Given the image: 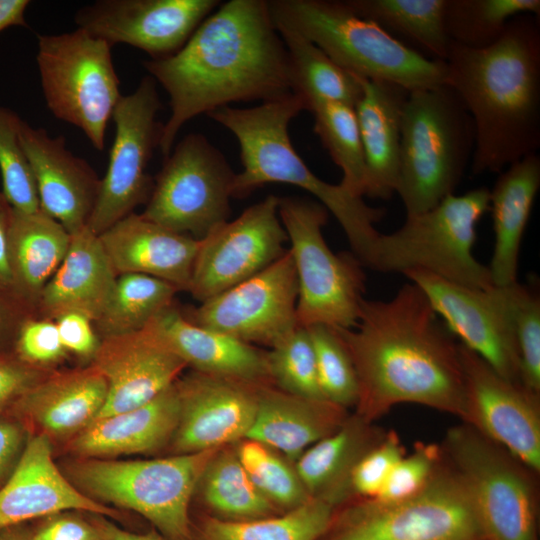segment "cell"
<instances>
[{
	"mask_svg": "<svg viewBox=\"0 0 540 540\" xmlns=\"http://www.w3.org/2000/svg\"><path fill=\"white\" fill-rule=\"evenodd\" d=\"M288 54L292 93L311 110L325 102L355 106L361 85L355 75L335 63L323 50L300 33L275 25Z\"/></svg>",
	"mask_w": 540,
	"mask_h": 540,
	"instance_id": "obj_35",
	"label": "cell"
},
{
	"mask_svg": "<svg viewBox=\"0 0 540 540\" xmlns=\"http://www.w3.org/2000/svg\"><path fill=\"white\" fill-rule=\"evenodd\" d=\"M218 450L153 460L90 458L72 472L90 494L142 514L172 540H190V499Z\"/></svg>",
	"mask_w": 540,
	"mask_h": 540,
	"instance_id": "obj_11",
	"label": "cell"
},
{
	"mask_svg": "<svg viewBox=\"0 0 540 540\" xmlns=\"http://www.w3.org/2000/svg\"><path fill=\"white\" fill-rule=\"evenodd\" d=\"M474 144L473 120L450 85L409 92L402 113L395 192L407 216L423 213L454 194Z\"/></svg>",
	"mask_w": 540,
	"mask_h": 540,
	"instance_id": "obj_6",
	"label": "cell"
},
{
	"mask_svg": "<svg viewBox=\"0 0 540 540\" xmlns=\"http://www.w3.org/2000/svg\"><path fill=\"white\" fill-rule=\"evenodd\" d=\"M93 366L107 383L105 403L95 418L99 419L151 401L173 385L187 365L146 326L105 337L94 355Z\"/></svg>",
	"mask_w": 540,
	"mask_h": 540,
	"instance_id": "obj_21",
	"label": "cell"
},
{
	"mask_svg": "<svg viewBox=\"0 0 540 540\" xmlns=\"http://www.w3.org/2000/svg\"><path fill=\"white\" fill-rule=\"evenodd\" d=\"M106 395V380L92 366L38 382L19 401L46 433L63 436L87 427L103 407Z\"/></svg>",
	"mask_w": 540,
	"mask_h": 540,
	"instance_id": "obj_33",
	"label": "cell"
},
{
	"mask_svg": "<svg viewBox=\"0 0 540 540\" xmlns=\"http://www.w3.org/2000/svg\"><path fill=\"white\" fill-rule=\"evenodd\" d=\"M216 0H98L75 23L91 35L165 58L179 51L218 5Z\"/></svg>",
	"mask_w": 540,
	"mask_h": 540,
	"instance_id": "obj_19",
	"label": "cell"
},
{
	"mask_svg": "<svg viewBox=\"0 0 540 540\" xmlns=\"http://www.w3.org/2000/svg\"><path fill=\"white\" fill-rule=\"evenodd\" d=\"M271 382L288 394L327 400L322 392L309 333L298 326L267 352Z\"/></svg>",
	"mask_w": 540,
	"mask_h": 540,
	"instance_id": "obj_41",
	"label": "cell"
},
{
	"mask_svg": "<svg viewBox=\"0 0 540 540\" xmlns=\"http://www.w3.org/2000/svg\"><path fill=\"white\" fill-rule=\"evenodd\" d=\"M94 528L100 540H162L154 534H135L124 531L104 519L96 520Z\"/></svg>",
	"mask_w": 540,
	"mask_h": 540,
	"instance_id": "obj_56",
	"label": "cell"
},
{
	"mask_svg": "<svg viewBox=\"0 0 540 540\" xmlns=\"http://www.w3.org/2000/svg\"><path fill=\"white\" fill-rule=\"evenodd\" d=\"M347 417L345 408L328 400L302 398L262 385L246 439L263 443L296 461L311 445L335 432Z\"/></svg>",
	"mask_w": 540,
	"mask_h": 540,
	"instance_id": "obj_28",
	"label": "cell"
},
{
	"mask_svg": "<svg viewBox=\"0 0 540 540\" xmlns=\"http://www.w3.org/2000/svg\"><path fill=\"white\" fill-rule=\"evenodd\" d=\"M335 515V514H334ZM319 540H485L468 493L443 458L416 496L381 505L359 499Z\"/></svg>",
	"mask_w": 540,
	"mask_h": 540,
	"instance_id": "obj_12",
	"label": "cell"
},
{
	"mask_svg": "<svg viewBox=\"0 0 540 540\" xmlns=\"http://www.w3.org/2000/svg\"><path fill=\"white\" fill-rule=\"evenodd\" d=\"M466 423L534 473L540 471L539 397L460 343Z\"/></svg>",
	"mask_w": 540,
	"mask_h": 540,
	"instance_id": "obj_18",
	"label": "cell"
},
{
	"mask_svg": "<svg viewBox=\"0 0 540 540\" xmlns=\"http://www.w3.org/2000/svg\"><path fill=\"white\" fill-rule=\"evenodd\" d=\"M279 197L268 195L232 221L199 239L188 292L200 303L261 272L287 251L278 213Z\"/></svg>",
	"mask_w": 540,
	"mask_h": 540,
	"instance_id": "obj_17",
	"label": "cell"
},
{
	"mask_svg": "<svg viewBox=\"0 0 540 540\" xmlns=\"http://www.w3.org/2000/svg\"><path fill=\"white\" fill-rule=\"evenodd\" d=\"M21 431L13 424L0 422V479L13 461L20 443Z\"/></svg>",
	"mask_w": 540,
	"mask_h": 540,
	"instance_id": "obj_54",
	"label": "cell"
},
{
	"mask_svg": "<svg viewBox=\"0 0 540 540\" xmlns=\"http://www.w3.org/2000/svg\"><path fill=\"white\" fill-rule=\"evenodd\" d=\"M234 176L206 137L188 134L165 157L141 215L174 232L202 239L228 221Z\"/></svg>",
	"mask_w": 540,
	"mask_h": 540,
	"instance_id": "obj_13",
	"label": "cell"
},
{
	"mask_svg": "<svg viewBox=\"0 0 540 540\" xmlns=\"http://www.w3.org/2000/svg\"><path fill=\"white\" fill-rule=\"evenodd\" d=\"M359 415L347 417L332 434L306 449L295 461V471L310 497L336 507L349 497V478L358 460L385 434Z\"/></svg>",
	"mask_w": 540,
	"mask_h": 540,
	"instance_id": "obj_32",
	"label": "cell"
},
{
	"mask_svg": "<svg viewBox=\"0 0 540 540\" xmlns=\"http://www.w3.org/2000/svg\"><path fill=\"white\" fill-rule=\"evenodd\" d=\"M358 16L373 21L421 54L445 61L451 41L446 33V0H347Z\"/></svg>",
	"mask_w": 540,
	"mask_h": 540,
	"instance_id": "obj_34",
	"label": "cell"
},
{
	"mask_svg": "<svg viewBox=\"0 0 540 540\" xmlns=\"http://www.w3.org/2000/svg\"><path fill=\"white\" fill-rule=\"evenodd\" d=\"M14 347L18 359L26 364L51 363L65 353L57 326L50 319L26 318L17 331Z\"/></svg>",
	"mask_w": 540,
	"mask_h": 540,
	"instance_id": "obj_48",
	"label": "cell"
},
{
	"mask_svg": "<svg viewBox=\"0 0 540 540\" xmlns=\"http://www.w3.org/2000/svg\"><path fill=\"white\" fill-rule=\"evenodd\" d=\"M306 110L294 93L252 108L224 106L207 115L231 131L240 146L243 170L235 173L232 197L243 198L267 183L295 185L315 196L342 227L352 253L366 267L379 232L374 224L384 210L368 206L340 184L313 173L291 144L290 121Z\"/></svg>",
	"mask_w": 540,
	"mask_h": 540,
	"instance_id": "obj_4",
	"label": "cell"
},
{
	"mask_svg": "<svg viewBox=\"0 0 540 540\" xmlns=\"http://www.w3.org/2000/svg\"><path fill=\"white\" fill-rule=\"evenodd\" d=\"M78 509L116 517L117 512L78 491L52 460L46 435L28 442L7 483L0 489V530L25 520Z\"/></svg>",
	"mask_w": 540,
	"mask_h": 540,
	"instance_id": "obj_24",
	"label": "cell"
},
{
	"mask_svg": "<svg viewBox=\"0 0 540 540\" xmlns=\"http://www.w3.org/2000/svg\"><path fill=\"white\" fill-rule=\"evenodd\" d=\"M36 62L50 112L81 129L102 151L107 125L122 96L111 46L82 28L42 34L37 37Z\"/></svg>",
	"mask_w": 540,
	"mask_h": 540,
	"instance_id": "obj_10",
	"label": "cell"
},
{
	"mask_svg": "<svg viewBox=\"0 0 540 540\" xmlns=\"http://www.w3.org/2000/svg\"><path fill=\"white\" fill-rule=\"evenodd\" d=\"M161 101L156 81L143 77L134 92L121 96L112 118L115 136L105 176L87 227L96 235L133 213L150 197L153 180L147 172L162 124L157 121Z\"/></svg>",
	"mask_w": 540,
	"mask_h": 540,
	"instance_id": "obj_14",
	"label": "cell"
},
{
	"mask_svg": "<svg viewBox=\"0 0 540 540\" xmlns=\"http://www.w3.org/2000/svg\"><path fill=\"white\" fill-rule=\"evenodd\" d=\"M489 201V189L478 187L407 216L399 229L379 234L366 267L403 274L423 270L469 287L494 286L489 268L473 255L476 228L490 210Z\"/></svg>",
	"mask_w": 540,
	"mask_h": 540,
	"instance_id": "obj_7",
	"label": "cell"
},
{
	"mask_svg": "<svg viewBox=\"0 0 540 540\" xmlns=\"http://www.w3.org/2000/svg\"><path fill=\"white\" fill-rule=\"evenodd\" d=\"M92 322L87 316L76 312L66 313L55 319L65 350L80 356L95 355L100 343L93 331Z\"/></svg>",
	"mask_w": 540,
	"mask_h": 540,
	"instance_id": "obj_49",
	"label": "cell"
},
{
	"mask_svg": "<svg viewBox=\"0 0 540 540\" xmlns=\"http://www.w3.org/2000/svg\"><path fill=\"white\" fill-rule=\"evenodd\" d=\"M12 213L13 207L5 198L2 191H0V293L10 297L20 304L14 293L9 265L8 236Z\"/></svg>",
	"mask_w": 540,
	"mask_h": 540,
	"instance_id": "obj_52",
	"label": "cell"
},
{
	"mask_svg": "<svg viewBox=\"0 0 540 540\" xmlns=\"http://www.w3.org/2000/svg\"><path fill=\"white\" fill-rule=\"evenodd\" d=\"M38 382L35 369L19 359L0 355V408L19 399Z\"/></svg>",
	"mask_w": 540,
	"mask_h": 540,
	"instance_id": "obj_50",
	"label": "cell"
},
{
	"mask_svg": "<svg viewBox=\"0 0 540 540\" xmlns=\"http://www.w3.org/2000/svg\"><path fill=\"white\" fill-rule=\"evenodd\" d=\"M510 298L519 356L520 383L540 396V299L518 282L510 285Z\"/></svg>",
	"mask_w": 540,
	"mask_h": 540,
	"instance_id": "obj_45",
	"label": "cell"
},
{
	"mask_svg": "<svg viewBox=\"0 0 540 540\" xmlns=\"http://www.w3.org/2000/svg\"><path fill=\"white\" fill-rule=\"evenodd\" d=\"M278 213L298 280V325L354 327L365 299L366 276L353 253H334L327 245L322 233L327 209L309 199L279 197Z\"/></svg>",
	"mask_w": 540,
	"mask_h": 540,
	"instance_id": "obj_8",
	"label": "cell"
},
{
	"mask_svg": "<svg viewBox=\"0 0 540 540\" xmlns=\"http://www.w3.org/2000/svg\"><path fill=\"white\" fill-rule=\"evenodd\" d=\"M334 330L356 371L357 415L373 423L415 403L465 422L460 342L417 285L387 301L364 299L356 325Z\"/></svg>",
	"mask_w": 540,
	"mask_h": 540,
	"instance_id": "obj_1",
	"label": "cell"
},
{
	"mask_svg": "<svg viewBox=\"0 0 540 540\" xmlns=\"http://www.w3.org/2000/svg\"><path fill=\"white\" fill-rule=\"evenodd\" d=\"M442 458L441 445L417 442L412 453L395 465L378 494L368 500L388 505L416 496L427 486Z\"/></svg>",
	"mask_w": 540,
	"mask_h": 540,
	"instance_id": "obj_46",
	"label": "cell"
},
{
	"mask_svg": "<svg viewBox=\"0 0 540 540\" xmlns=\"http://www.w3.org/2000/svg\"><path fill=\"white\" fill-rule=\"evenodd\" d=\"M117 276L126 273L164 280L188 291L199 239L131 213L98 235Z\"/></svg>",
	"mask_w": 540,
	"mask_h": 540,
	"instance_id": "obj_23",
	"label": "cell"
},
{
	"mask_svg": "<svg viewBox=\"0 0 540 540\" xmlns=\"http://www.w3.org/2000/svg\"><path fill=\"white\" fill-rule=\"evenodd\" d=\"M32 317L19 303L0 293V344L15 341L21 323Z\"/></svg>",
	"mask_w": 540,
	"mask_h": 540,
	"instance_id": "obj_53",
	"label": "cell"
},
{
	"mask_svg": "<svg viewBox=\"0 0 540 540\" xmlns=\"http://www.w3.org/2000/svg\"><path fill=\"white\" fill-rule=\"evenodd\" d=\"M540 188V157L530 154L504 169L490 192L494 250L488 266L494 286L517 282L521 242Z\"/></svg>",
	"mask_w": 540,
	"mask_h": 540,
	"instance_id": "obj_30",
	"label": "cell"
},
{
	"mask_svg": "<svg viewBox=\"0 0 540 540\" xmlns=\"http://www.w3.org/2000/svg\"><path fill=\"white\" fill-rule=\"evenodd\" d=\"M522 14L540 18V1L446 0L445 29L451 43L484 49L502 36L512 18Z\"/></svg>",
	"mask_w": 540,
	"mask_h": 540,
	"instance_id": "obj_38",
	"label": "cell"
},
{
	"mask_svg": "<svg viewBox=\"0 0 540 540\" xmlns=\"http://www.w3.org/2000/svg\"><path fill=\"white\" fill-rule=\"evenodd\" d=\"M446 83L459 95L475 130L473 174L501 173L540 148V20H510L484 49L451 43Z\"/></svg>",
	"mask_w": 540,
	"mask_h": 540,
	"instance_id": "obj_3",
	"label": "cell"
},
{
	"mask_svg": "<svg viewBox=\"0 0 540 540\" xmlns=\"http://www.w3.org/2000/svg\"><path fill=\"white\" fill-rule=\"evenodd\" d=\"M178 291L172 284L149 275L121 274L108 307L95 323L105 337L141 330L173 304Z\"/></svg>",
	"mask_w": 540,
	"mask_h": 540,
	"instance_id": "obj_39",
	"label": "cell"
},
{
	"mask_svg": "<svg viewBox=\"0 0 540 540\" xmlns=\"http://www.w3.org/2000/svg\"><path fill=\"white\" fill-rule=\"evenodd\" d=\"M176 385L180 397L179 422L172 437L176 452L220 449L246 439L262 385L200 372Z\"/></svg>",
	"mask_w": 540,
	"mask_h": 540,
	"instance_id": "obj_20",
	"label": "cell"
},
{
	"mask_svg": "<svg viewBox=\"0 0 540 540\" xmlns=\"http://www.w3.org/2000/svg\"><path fill=\"white\" fill-rule=\"evenodd\" d=\"M22 119L13 110L0 105V174L2 193L18 211L40 209L34 177L20 145Z\"/></svg>",
	"mask_w": 540,
	"mask_h": 540,
	"instance_id": "obj_44",
	"label": "cell"
},
{
	"mask_svg": "<svg viewBox=\"0 0 540 540\" xmlns=\"http://www.w3.org/2000/svg\"><path fill=\"white\" fill-rule=\"evenodd\" d=\"M116 280L99 236L86 226L71 235L67 254L42 290L36 309L54 320L76 312L96 322L112 299Z\"/></svg>",
	"mask_w": 540,
	"mask_h": 540,
	"instance_id": "obj_26",
	"label": "cell"
},
{
	"mask_svg": "<svg viewBox=\"0 0 540 540\" xmlns=\"http://www.w3.org/2000/svg\"><path fill=\"white\" fill-rule=\"evenodd\" d=\"M70 241L71 234L41 209L22 212L13 208L8 236L9 265L15 296L30 314L64 260Z\"/></svg>",
	"mask_w": 540,
	"mask_h": 540,
	"instance_id": "obj_31",
	"label": "cell"
},
{
	"mask_svg": "<svg viewBox=\"0 0 540 540\" xmlns=\"http://www.w3.org/2000/svg\"><path fill=\"white\" fill-rule=\"evenodd\" d=\"M404 275L422 290L461 344L505 379L520 383L510 285L474 288L423 270Z\"/></svg>",
	"mask_w": 540,
	"mask_h": 540,
	"instance_id": "obj_16",
	"label": "cell"
},
{
	"mask_svg": "<svg viewBox=\"0 0 540 540\" xmlns=\"http://www.w3.org/2000/svg\"><path fill=\"white\" fill-rule=\"evenodd\" d=\"M200 482L205 503L224 520L259 519L272 516L275 510L251 481L235 450L220 448Z\"/></svg>",
	"mask_w": 540,
	"mask_h": 540,
	"instance_id": "obj_37",
	"label": "cell"
},
{
	"mask_svg": "<svg viewBox=\"0 0 540 540\" xmlns=\"http://www.w3.org/2000/svg\"><path fill=\"white\" fill-rule=\"evenodd\" d=\"M0 540H100L94 527L71 518H60L47 524L31 537L0 536Z\"/></svg>",
	"mask_w": 540,
	"mask_h": 540,
	"instance_id": "obj_51",
	"label": "cell"
},
{
	"mask_svg": "<svg viewBox=\"0 0 540 540\" xmlns=\"http://www.w3.org/2000/svg\"><path fill=\"white\" fill-rule=\"evenodd\" d=\"M406 455L404 445L394 430L386 431L382 439L355 464L349 478L351 497L374 498L392 469Z\"/></svg>",
	"mask_w": 540,
	"mask_h": 540,
	"instance_id": "obj_47",
	"label": "cell"
},
{
	"mask_svg": "<svg viewBox=\"0 0 540 540\" xmlns=\"http://www.w3.org/2000/svg\"><path fill=\"white\" fill-rule=\"evenodd\" d=\"M20 145L35 180L40 209L71 235L87 226L100 182L86 160L74 155L63 136L51 137L24 120Z\"/></svg>",
	"mask_w": 540,
	"mask_h": 540,
	"instance_id": "obj_22",
	"label": "cell"
},
{
	"mask_svg": "<svg viewBox=\"0 0 540 540\" xmlns=\"http://www.w3.org/2000/svg\"><path fill=\"white\" fill-rule=\"evenodd\" d=\"M235 451L251 481L273 505L290 510L311 498L295 469L272 448L244 439Z\"/></svg>",
	"mask_w": 540,
	"mask_h": 540,
	"instance_id": "obj_42",
	"label": "cell"
},
{
	"mask_svg": "<svg viewBox=\"0 0 540 540\" xmlns=\"http://www.w3.org/2000/svg\"><path fill=\"white\" fill-rule=\"evenodd\" d=\"M143 65L170 98L159 141L164 157L192 118L232 102H267L292 93L287 50L264 0L222 4L179 51Z\"/></svg>",
	"mask_w": 540,
	"mask_h": 540,
	"instance_id": "obj_2",
	"label": "cell"
},
{
	"mask_svg": "<svg viewBox=\"0 0 540 540\" xmlns=\"http://www.w3.org/2000/svg\"><path fill=\"white\" fill-rule=\"evenodd\" d=\"M335 507L311 497L287 513L252 520L207 518L199 540H319L330 527Z\"/></svg>",
	"mask_w": 540,
	"mask_h": 540,
	"instance_id": "obj_36",
	"label": "cell"
},
{
	"mask_svg": "<svg viewBox=\"0 0 540 540\" xmlns=\"http://www.w3.org/2000/svg\"><path fill=\"white\" fill-rule=\"evenodd\" d=\"M268 6L275 25L300 33L351 74L408 91L446 83L445 61L414 50L345 1L273 0Z\"/></svg>",
	"mask_w": 540,
	"mask_h": 540,
	"instance_id": "obj_5",
	"label": "cell"
},
{
	"mask_svg": "<svg viewBox=\"0 0 540 540\" xmlns=\"http://www.w3.org/2000/svg\"><path fill=\"white\" fill-rule=\"evenodd\" d=\"M355 76L361 85L354 108L366 165L364 195L386 200L396 192L402 113L410 91Z\"/></svg>",
	"mask_w": 540,
	"mask_h": 540,
	"instance_id": "obj_27",
	"label": "cell"
},
{
	"mask_svg": "<svg viewBox=\"0 0 540 540\" xmlns=\"http://www.w3.org/2000/svg\"><path fill=\"white\" fill-rule=\"evenodd\" d=\"M305 328L313 345L324 397L345 409L356 406L358 400L356 371L336 331L323 324Z\"/></svg>",
	"mask_w": 540,
	"mask_h": 540,
	"instance_id": "obj_43",
	"label": "cell"
},
{
	"mask_svg": "<svg viewBox=\"0 0 540 540\" xmlns=\"http://www.w3.org/2000/svg\"><path fill=\"white\" fill-rule=\"evenodd\" d=\"M441 447L485 540H536V473L466 423L449 429Z\"/></svg>",
	"mask_w": 540,
	"mask_h": 540,
	"instance_id": "obj_9",
	"label": "cell"
},
{
	"mask_svg": "<svg viewBox=\"0 0 540 540\" xmlns=\"http://www.w3.org/2000/svg\"><path fill=\"white\" fill-rule=\"evenodd\" d=\"M298 280L289 249L270 266L184 314L192 323L242 342L268 345L299 325Z\"/></svg>",
	"mask_w": 540,
	"mask_h": 540,
	"instance_id": "obj_15",
	"label": "cell"
},
{
	"mask_svg": "<svg viewBox=\"0 0 540 540\" xmlns=\"http://www.w3.org/2000/svg\"><path fill=\"white\" fill-rule=\"evenodd\" d=\"M147 326L196 372L257 385L272 383L267 352L190 322L174 304Z\"/></svg>",
	"mask_w": 540,
	"mask_h": 540,
	"instance_id": "obj_25",
	"label": "cell"
},
{
	"mask_svg": "<svg viewBox=\"0 0 540 540\" xmlns=\"http://www.w3.org/2000/svg\"><path fill=\"white\" fill-rule=\"evenodd\" d=\"M28 0H0V32L13 27H28L25 11L29 6Z\"/></svg>",
	"mask_w": 540,
	"mask_h": 540,
	"instance_id": "obj_55",
	"label": "cell"
},
{
	"mask_svg": "<svg viewBox=\"0 0 540 540\" xmlns=\"http://www.w3.org/2000/svg\"><path fill=\"white\" fill-rule=\"evenodd\" d=\"M314 132L342 171L339 183L345 190L364 196L366 165L355 108L339 102L314 107Z\"/></svg>",
	"mask_w": 540,
	"mask_h": 540,
	"instance_id": "obj_40",
	"label": "cell"
},
{
	"mask_svg": "<svg viewBox=\"0 0 540 540\" xmlns=\"http://www.w3.org/2000/svg\"><path fill=\"white\" fill-rule=\"evenodd\" d=\"M179 416L175 382L137 408L93 420L70 443V449L87 458L151 452L173 437Z\"/></svg>",
	"mask_w": 540,
	"mask_h": 540,
	"instance_id": "obj_29",
	"label": "cell"
}]
</instances>
